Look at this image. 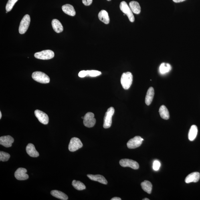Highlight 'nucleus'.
I'll return each mask as SVG.
<instances>
[{
    "instance_id": "1",
    "label": "nucleus",
    "mask_w": 200,
    "mask_h": 200,
    "mask_svg": "<svg viewBox=\"0 0 200 200\" xmlns=\"http://www.w3.org/2000/svg\"><path fill=\"white\" fill-rule=\"evenodd\" d=\"M133 82V75L130 72L124 73L121 78L120 82L123 88L128 90L131 86Z\"/></svg>"
},
{
    "instance_id": "2",
    "label": "nucleus",
    "mask_w": 200,
    "mask_h": 200,
    "mask_svg": "<svg viewBox=\"0 0 200 200\" xmlns=\"http://www.w3.org/2000/svg\"><path fill=\"white\" fill-rule=\"evenodd\" d=\"M32 76L33 80L41 84H48L50 82L49 77L42 72L37 71L33 72Z\"/></svg>"
},
{
    "instance_id": "3",
    "label": "nucleus",
    "mask_w": 200,
    "mask_h": 200,
    "mask_svg": "<svg viewBox=\"0 0 200 200\" xmlns=\"http://www.w3.org/2000/svg\"><path fill=\"white\" fill-rule=\"evenodd\" d=\"M115 112V109L111 107L108 109L104 118L103 127L105 129L110 128L112 124V117Z\"/></svg>"
},
{
    "instance_id": "4",
    "label": "nucleus",
    "mask_w": 200,
    "mask_h": 200,
    "mask_svg": "<svg viewBox=\"0 0 200 200\" xmlns=\"http://www.w3.org/2000/svg\"><path fill=\"white\" fill-rule=\"evenodd\" d=\"M120 10L124 13V14L127 16L131 22H134V17L131 10L130 9L129 6L125 1H122L120 5Z\"/></svg>"
},
{
    "instance_id": "5",
    "label": "nucleus",
    "mask_w": 200,
    "mask_h": 200,
    "mask_svg": "<svg viewBox=\"0 0 200 200\" xmlns=\"http://www.w3.org/2000/svg\"><path fill=\"white\" fill-rule=\"evenodd\" d=\"M31 22L30 17L29 15L24 16L20 24L19 31L21 34H24L28 29Z\"/></svg>"
},
{
    "instance_id": "6",
    "label": "nucleus",
    "mask_w": 200,
    "mask_h": 200,
    "mask_svg": "<svg viewBox=\"0 0 200 200\" xmlns=\"http://www.w3.org/2000/svg\"><path fill=\"white\" fill-rule=\"evenodd\" d=\"M54 52L50 50L43 51L36 53L34 55L35 58L41 60H49L54 57Z\"/></svg>"
},
{
    "instance_id": "7",
    "label": "nucleus",
    "mask_w": 200,
    "mask_h": 200,
    "mask_svg": "<svg viewBox=\"0 0 200 200\" xmlns=\"http://www.w3.org/2000/svg\"><path fill=\"white\" fill-rule=\"evenodd\" d=\"M94 114L92 112H88L84 118V125L88 128H92L96 124V120L94 118Z\"/></svg>"
},
{
    "instance_id": "8",
    "label": "nucleus",
    "mask_w": 200,
    "mask_h": 200,
    "mask_svg": "<svg viewBox=\"0 0 200 200\" xmlns=\"http://www.w3.org/2000/svg\"><path fill=\"white\" fill-rule=\"evenodd\" d=\"M83 144L80 139L76 137L71 139L68 146L69 151L74 152L82 148Z\"/></svg>"
},
{
    "instance_id": "9",
    "label": "nucleus",
    "mask_w": 200,
    "mask_h": 200,
    "mask_svg": "<svg viewBox=\"0 0 200 200\" xmlns=\"http://www.w3.org/2000/svg\"><path fill=\"white\" fill-rule=\"evenodd\" d=\"M144 139L140 136H136L130 139L127 144V147L129 149H135L141 145Z\"/></svg>"
},
{
    "instance_id": "10",
    "label": "nucleus",
    "mask_w": 200,
    "mask_h": 200,
    "mask_svg": "<svg viewBox=\"0 0 200 200\" xmlns=\"http://www.w3.org/2000/svg\"><path fill=\"white\" fill-rule=\"evenodd\" d=\"M120 165L123 167H130L134 169L139 168V165L137 162L131 159H124L120 160Z\"/></svg>"
},
{
    "instance_id": "11",
    "label": "nucleus",
    "mask_w": 200,
    "mask_h": 200,
    "mask_svg": "<svg viewBox=\"0 0 200 200\" xmlns=\"http://www.w3.org/2000/svg\"><path fill=\"white\" fill-rule=\"evenodd\" d=\"M35 114L39 121L44 124H48L49 118L48 115L45 112L39 110H35Z\"/></svg>"
},
{
    "instance_id": "12",
    "label": "nucleus",
    "mask_w": 200,
    "mask_h": 200,
    "mask_svg": "<svg viewBox=\"0 0 200 200\" xmlns=\"http://www.w3.org/2000/svg\"><path fill=\"white\" fill-rule=\"evenodd\" d=\"M27 170L24 168H19L15 173V177L17 180L23 181L29 178V176L27 173Z\"/></svg>"
},
{
    "instance_id": "13",
    "label": "nucleus",
    "mask_w": 200,
    "mask_h": 200,
    "mask_svg": "<svg viewBox=\"0 0 200 200\" xmlns=\"http://www.w3.org/2000/svg\"><path fill=\"white\" fill-rule=\"evenodd\" d=\"M14 139L9 135L1 136L0 137V144L6 148L11 147Z\"/></svg>"
},
{
    "instance_id": "14",
    "label": "nucleus",
    "mask_w": 200,
    "mask_h": 200,
    "mask_svg": "<svg viewBox=\"0 0 200 200\" xmlns=\"http://www.w3.org/2000/svg\"><path fill=\"white\" fill-rule=\"evenodd\" d=\"M200 178V174L198 172H194L186 178L185 182L186 183H197L199 181Z\"/></svg>"
},
{
    "instance_id": "15",
    "label": "nucleus",
    "mask_w": 200,
    "mask_h": 200,
    "mask_svg": "<svg viewBox=\"0 0 200 200\" xmlns=\"http://www.w3.org/2000/svg\"><path fill=\"white\" fill-rule=\"evenodd\" d=\"M88 177L90 180L95 181H97L99 183H101L105 185L108 183L107 181L104 176L100 175H93L91 174L87 175Z\"/></svg>"
},
{
    "instance_id": "16",
    "label": "nucleus",
    "mask_w": 200,
    "mask_h": 200,
    "mask_svg": "<svg viewBox=\"0 0 200 200\" xmlns=\"http://www.w3.org/2000/svg\"><path fill=\"white\" fill-rule=\"evenodd\" d=\"M26 151L28 155L32 157H37L39 156V153L35 149V146L32 144H27L26 147Z\"/></svg>"
},
{
    "instance_id": "17",
    "label": "nucleus",
    "mask_w": 200,
    "mask_h": 200,
    "mask_svg": "<svg viewBox=\"0 0 200 200\" xmlns=\"http://www.w3.org/2000/svg\"><path fill=\"white\" fill-rule=\"evenodd\" d=\"M62 11L65 13L71 16L74 17L76 15L74 8L70 4H65L62 7Z\"/></svg>"
},
{
    "instance_id": "18",
    "label": "nucleus",
    "mask_w": 200,
    "mask_h": 200,
    "mask_svg": "<svg viewBox=\"0 0 200 200\" xmlns=\"http://www.w3.org/2000/svg\"><path fill=\"white\" fill-rule=\"evenodd\" d=\"M154 90L153 87H150L148 89L146 96L145 102L146 104L149 106L151 104L154 96Z\"/></svg>"
},
{
    "instance_id": "19",
    "label": "nucleus",
    "mask_w": 200,
    "mask_h": 200,
    "mask_svg": "<svg viewBox=\"0 0 200 200\" xmlns=\"http://www.w3.org/2000/svg\"><path fill=\"white\" fill-rule=\"evenodd\" d=\"M98 18L101 21L106 24H108L110 23V19L108 13L107 12L104 10H102L99 12Z\"/></svg>"
},
{
    "instance_id": "20",
    "label": "nucleus",
    "mask_w": 200,
    "mask_h": 200,
    "mask_svg": "<svg viewBox=\"0 0 200 200\" xmlns=\"http://www.w3.org/2000/svg\"><path fill=\"white\" fill-rule=\"evenodd\" d=\"M51 25L53 30L55 32L57 33L62 32L63 30V26L58 20L53 19L51 22Z\"/></svg>"
},
{
    "instance_id": "21",
    "label": "nucleus",
    "mask_w": 200,
    "mask_h": 200,
    "mask_svg": "<svg viewBox=\"0 0 200 200\" xmlns=\"http://www.w3.org/2000/svg\"><path fill=\"white\" fill-rule=\"evenodd\" d=\"M129 7L132 12L136 14H139L141 11V7L139 3L135 1L130 2L129 3Z\"/></svg>"
},
{
    "instance_id": "22",
    "label": "nucleus",
    "mask_w": 200,
    "mask_h": 200,
    "mask_svg": "<svg viewBox=\"0 0 200 200\" xmlns=\"http://www.w3.org/2000/svg\"><path fill=\"white\" fill-rule=\"evenodd\" d=\"M51 193L53 197L61 200H67L68 198V196L65 193L57 190H53L51 191Z\"/></svg>"
},
{
    "instance_id": "23",
    "label": "nucleus",
    "mask_w": 200,
    "mask_h": 200,
    "mask_svg": "<svg viewBox=\"0 0 200 200\" xmlns=\"http://www.w3.org/2000/svg\"><path fill=\"white\" fill-rule=\"evenodd\" d=\"M198 129L197 127L195 125L192 126L189 130L188 134V138L190 141H193L194 140L198 134Z\"/></svg>"
},
{
    "instance_id": "24",
    "label": "nucleus",
    "mask_w": 200,
    "mask_h": 200,
    "mask_svg": "<svg viewBox=\"0 0 200 200\" xmlns=\"http://www.w3.org/2000/svg\"><path fill=\"white\" fill-rule=\"evenodd\" d=\"M159 113L161 117L164 120H168L169 118V111L165 106L162 105L160 107Z\"/></svg>"
},
{
    "instance_id": "25",
    "label": "nucleus",
    "mask_w": 200,
    "mask_h": 200,
    "mask_svg": "<svg viewBox=\"0 0 200 200\" xmlns=\"http://www.w3.org/2000/svg\"><path fill=\"white\" fill-rule=\"evenodd\" d=\"M172 67L169 63H163L159 67V72L160 74H164L170 72L171 70Z\"/></svg>"
},
{
    "instance_id": "26",
    "label": "nucleus",
    "mask_w": 200,
    "mask_h": 200,
    "mask_svg": "<svg viewBox=\"0 0 200 200\" xmlns=\"http://www.w3.org/2000/svg\"><path fill=\"white\" fill-rule=\"evenodd\" d=\"M142 189L148 194L151 193L152 185L151 183L148 181H144L141 183Z\"/></svg>"
},
{
    "instance_id": "27",
    "label": "nucleus",
    "mask_w": 200,
    "mask_h": 200,
    "mask_svg": "<svg viewBox=\"0 0 200 200\" xmlns=\"http://www.w3.org/2000/svg\"><path fill=\"white\" fill-rule=\"evenodd\" d=\"M72 185L75 189L78 191H82L86 189V186L80 181L74 180L72 181Z\"/></svg>"
},
{
    "instance_id": "28",
    "label": "nucleus",
    "mask_w": 200,
    "mask_h": 200,
    "mask_svg": "<svg viewBox=\"0 0 200 200\" xmlns=\"http://www.w3.org/2000/svg\"><path fill=\"white\" fill-rule=\"evenodd\" d=\"M18 0H9L7 2V5H6V9L8 12L11 11L12 9L13 6H14Z\"/></svg>"
},
{
    "instance_id": "29",
    "label": "nucleus",
    "mask_w": 200,
    "mask_h": 200,
    "mask_svg": "<svg viewBox=\"0 0 200 200\" xmlns=\"http://www.w3.org/2000/svg\"><path fill=\"white\" fill-rule=\"evenodd\" d=\"M10 158V155L7 152L3 151L0 152V160L1 161H8Z\"/></svg>"
},
{
    "instance_id": "30",
    "label": "nucleus",
    "mask_w": 200,
    "mask_h": 200,
    "mask_svg": "<svg viewBox=\"0 0 200 200\" xmlns=\"http://www.w3.org/2000/svg\"><path fill=\"white\" fill-rule=\"evenodd\" d=\"M87 75L91 77H96L101 75V72L98 71H86Z\"/></svg>"
},
{
    "instance_id": "31",
    "label": "nucleus",
    "mask_w": 200,
    "mask_h": 200,
    "mask_svg": "<svg viewBox=\"0 0 200 200\" xmlns=\"http://www.w3.org/2000/svg\"><path fill=\"white\" fill-rule=\"evenodd\" d=\"M160 166V162L158 160H155L154 162L153 163V169L154 171H157L159 169Z\"/></svg>"
},
{
    "instance_id": "32",
    "label": "nucleus",
    "mask_w": 200,
    "mask_h": 200,
    "mask_svg": "<svg viewBox=\"0 0 200 200\" xmlns=\"http://www.w3.org/2000/svg\"><path fill=\"white\" fill-rule=\"evenodd\" d=\"M78 76L80 78H84L87 76V71H82L79 72Z\"/></svg>"
},
{
    "instance_id": "33",
    "label": "nucleus",
    "mask_w": 200,
    "mask_h": 200,
    "mask_svg": "<svg viewBox=\"0 0 200 200\" xmlns=\"http://www.w3.org/2000/svg\"><path fill=\"white\" fill-rule=\"evenodd\" d=\"M82 3L85 5L90 6L92 3L93 0H82Z\"/></svg>"
},
{
    "instance_id": "34",
    "label": "nucleus",
    "mask_w": 200,
    "mask_h": 200,
    "mask_svg": "<svg viewBox=\"0 0 200 200\" xmlns=\"http://www.w3.org/2000/svg\"><path fill=\"white\" fill-rule=\"evenodd\" d=\"M172 1L175 3H179L185 1L186 0H172Z\"/></svg>"
},
{
    "instance_id": "35",
    "label": "nucleus",
    "mask_w": 200,
    "mask_h": 200,
    "mask_svg": "<svg viewBox=\"0 0 200 200\" xmlns=\"http://www.w3.org/2000/svg\"><path fill=\"white\" fill-rule=\"evenodd\" d=\"M111 200H121V199L119 197H114L113 198H112V199H111Z\"/></svg>"
},
{
    "instance_id": "36",
    "label": "nucleus",
    "mask_w": 200,
    "mask_h": 200,
    "mask_svg": "<svg viewBox=\"0 0 200 200\" xmlns=\"http://www.w3.org/2000/svg\"><path fill=\"white\" fill-rule=\"evenodd\" d=\"M2 116V113L0 111V119H1Z\"/></svg>"
},
{
    "instance_id": "37",
    "label": "nucleus",
    "mask_w": 200,
    "mask_h": 200,
    "mask_svg": "<svg viewBox=\"0 0 200 200\" xmlns=\"http://www.w3.org/2000/svg\"><path fill=\"white\" fill-rule=\"evenodd\" d=\"M143 200H149V199L147 198H145L143 199Z\"/></svg>"
},
{
    "instance_id": "38",
    "label": "nucleus",
    "mask_w": 200,
    "mask_h": 200,
    "mask_svg": "<svg viewBox=\"0 0 200 200\" xmlns=\"http://www.w3.org/2000/svg\"><path fill=\"white\" fill-rule=\"evenodd\" d=\"M108 1H111V0H107Z\"/></svg>"
}]
</instances>
